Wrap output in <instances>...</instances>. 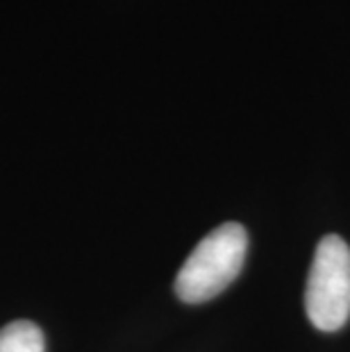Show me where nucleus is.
<instances>
[{"instance_id":"nucleus-1","label":"nucleus","mask_w":350,"mask_h":352,"mask_svg":"<svg viewBox=\"0 0 350 352\" xmlns=\"http://www.w3.org/2000/svg\"><path fill=\"white\" fill-rule=\"evenodd\" d=\"M245 250H248V234L239 223H223L212 230L177 271V298L189 305L216 298L241 273Z\"/></svg>"},{"instance_id":"nucleus-2","label":"nucleus","mask_w":350,"mask_h":352,"mask_svg":"<svg viewBox=\"0 0 350 352\" xmlns=\"http://www.w3.org/2000/svg\"><path fill=\"white\" fill-rule=\"evenodd\" d=\"M305 309L321 332H337L350 318V248L337 234L323 236L311 259Z\"/></svg>"},{"instance_id":"nucleus-3","label":"nucleus","mask_w":350,"mask_h":352,"mask_svg":"<svg viewBox=\"0 0 350 352\" xmlns=\"http://www.w3.org/2000/svg\"><path fill=\"white\" fill-rule=\"evenodd\" d=\"M46 341L39 325L30 320H14L0 329V352H43Z\"/></svg>"}]
</instances>
